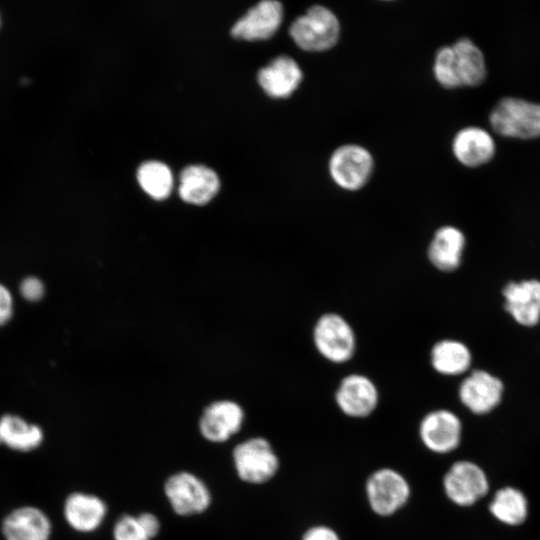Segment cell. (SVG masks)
<instances>
[{
  "label": "cell",
  "mask_w": 540,
  "mask_h": 540,
  "mask_svg": "<svg viewBox=\"0 0 540 540\" xmlns=\"http://www.w3.org/2000/svg\"><path fill=\"white\" fill-rule=\"evenodd\" d=\"M461 430V422L453 412L439 409L428 413L422 419L419 434L426 448L445 454L459 445Z\"/></svg>",
  "instance_id": "8fae6325"
},
{
  "label": "cell",
  "mask_w": 540,
  "mask_h": 540,
  "mask_svg": "<svg viewBox=\"0 0 540 540\" xmlns=\"http://www.w3.org/2000/svg\"><path fill=\"white\" fill-rule=\"evenodd\" d=\"M443 486L447 497L460 506L474 504L489 489L484 471L469 461L454 463L444 476Z\"/></svg>",
  "instance_id": "ba28073f"
},
{
  "label": "cell",
  "mask_w": 540,
  "mask_h": 540,
  "mask_svg": "<svg viewBox=\"0 0 540 540\" xmlns=\"http://www.w3.org/2000/svg\"><path fill=\"white\" fill-rule=\"evenodd\" d=\"M21 295L28 301L40 300L45 292L44 284L36 277L24 279L20 285Z\"/></svg>",
  "instance_id": "83f0119b"
},
{
  "label": "cell",
  "mask_w": 540,
  "mask_h": 540,
  "mask_svg": "<svg viewBox=\"0 0 540 540\" xmlns=\"http://www.w3.org/2000/svg\"><path fill=\"white\" fill-rule=\"evenodd\" d=\"M464 247L463 233L454 226H443L434 233L428 247V258L437 269L453 271L460 265Z\"/></svg>",
  "instance_id": "d6986e66"
},
{
  "label": "cell",
  "mask_w": 540,
  "mask_h": 540,
  "mask_svg": "<svg viewBox=\"0 0 540 540\" xmlns=\"http://www.w3.org/2000/svg\"><path fill=\"white\" fill-rule=\"evenodd\" d=\"M43 441L42 429L29 424L16 415H4L0 418V444L18 451H30Z\"/></svg>",
  "instance_id": "7402d4cb"
},
{
  "label": "cell",
  "mask_w": 540,
  "mask_h": 540,
  "mask_svg": "<svg viewBox=\"0 0 540 540\" xmlns=\"http://www.w3.org/2000/svg\"><path fill=\"white\" fill-rule=\"evenodd\" d=\"M489 508L495 518L508 525L523 523L528 513L526 497L512 487L498 490Z\"/></svg>",
  "instance_id": "cb8c5ba5"
},
{
  "label": "cell",
  "mask_w": 540,
  "mask_h": 540,
  "mask_svg": "<svg viewBox=\"0 0 540 540\" xmlns=\"http://www.w3.org/2000/svg\"><path fill=\"white\" fill-rule=\"evenodd\" d=\"M107 513L105 502L99 497L82 492L70 494L64 503L67 523L76 531L88 533L96 530Z\"/></svg>",
  "instance_id": "ac0fdd59"
},
{
  "label": "cell",
  "mask_w": 540,
  "mask_h": 540,
  "mask_svg": "<svg viewBox=\"0 0 540 540\" xmlns=\"http://www.w3.org/2000/svg\"><path fill=\"white\" fill-rule=\"evenodd\" d=\"M433 74L436 81L444 88L462 87L452 46H443L437 50L433 63Z\"/></svg>",
  "instance_id": "484cf974"
},
{
  "label": "cell",
  "mask_w": 540,
  "mask_h": 540,
  "mask_svg": "<svg viewBox=\"0 0 540 540\" xmlns=\"http://www.w3.org/2000/svg\"><path fill=\"white\" fill-rule=\"evenodd\" d=\"M374 169L371 153L358 144H344L333 151L328 171L333 182L347 191H357L369 181Z\"/></svg>",
  "instance_id": "3957f363"
},
{
  "label": "cell",
  "mask_w": 540,
  "mask_h": 540,
  "mask_svg": "<svg viewBox=\"0 0 540 540\" xmlns=\"http://www.w3.org/2000/svg\"><path fill=\"white\" fill-rule=\"evenodd\" d=\"M505 309L516 322L534 326L540 320V281L510 282L503 289Z\"/></svg>",
  "instance_id": "9a60e30c"
},
{
  "label": "cell",
  "mask_w": 540,
  "mask_h": 540,
  "mask_svg": "<svg viewBox=\"0 0 540 540\" xmlns=\"http://www.w3.org/2000/svg\"><path fill=\"white\" fill-rule=\"evenodd\" d=\"M233 462L239 478L250 484H262L278 471L279 459L268 440L262 437L248 439L233 450Z\"/></svg>",
  "instance_id": "277c9868"
},
{
  "label": "cell",
  "mask_w": 540,
  "mask_h": 540,
  "mask_svg": "<svg viewBox=\"0 0 540 540\" xmlns=\"http://www.w3.org/2000/svg\"><path fill=\"white\" fill-rule=\"evenodd\" d=\"M301 540H340V538L332 528L318 525L308 529Z\"/></svg>",
  "instance_id": "f1b7e54d"
},
{
  "label": "cell",
  "mask_w": 540,
  "mask_h": 540,
  "mask_svg": "<svg viewBox=\"0 0 540 540\" xmlns=\"http://www.w3.org/2000/svg\"><path fill=\"white\" fill-rule=\"evenodd\" d=\"M303 72L295 59L279 55L261 68L257 80L263 91L275 99L290 97L300 86Z\"/></svg>",
  "instance_id": "4fadbf2b"
},
{
  "label": "cell",
  "mask_w": 540,
  "mask_h": 540,
  "mask_svg": "<svg viewBox=\"0 0 540 540\" xmlns=\"http://www.w3.org/2000/svg\"><path fill=\"white\" fill-rule=\"evenodd\" d=\"M243 421L244 411L238 403L219 400L204 409L199 420V430L206 440L221 443L235 435Z\"/></svg>",
  "instance_id": "30bf717a"
},
{
  "label": "cell",
  "mask_w": 540,
  "mask_h": 540,
  "mask_svg": "<svg viewBox=\"0 0 540 540\" xmlns=\"http://www.w3.org/2000/svg\"><path fill=\"white\" fill-rule=\"evenodd\" d=\"M164 492L172 509L180 516L202 513L211 503L205 483L189 472L171 475L165 482Z\"/></svg>",
  "instance_id": "52a82bcc"
},
{
  "label": "cell",
  "mask_w": 540,
  "mask_h": 540,
  "mask_svg": "<svg viewBox=\"0 0 540 540\" xmlns=\"http://www.w3.org/2000/svg\"><path fill=\"white\" fill-rule=\"evenodd\" d=\"M433 368L444 375H459L471 364V354L463 343L446 339L437 342L431 350Z\"/></svg>",
  "instance_id": "603a6c76"
},
{
  "label": "cell",
  "mask_w": 540,
  "mask_h": 540,
  "mask_svg": "<svg viewBox=\"0 0 540 540\" xmlns=\"http://www.w3.org/2000/svg\"><path fill=\"white\" fill-rule=\"evenodd\" d=\"M137 518L150 540L157 536L160 530V522L154 514L145 512L138 515Z\"/></svg>",
  "instance_id": "f546056e"
},
{
  "label": "cell",
  "mask_w": 540,
  "mask_h": 540,
  "mask_svg": "<svg viewBox=\"0 0 540 540\" xmlns=\"http://www.w3.org/2000/svg\"><path fill=\"white\" fill-rule=\"evenodd\" d=\"M12 297L6 287L0 284V326L6 323L12 315Z\"/></svg>",
  "instance_id": "4dcf8cb0"
},
{
  "label": "cell",
  "mask_w": 540,
  "mask_h": 540,
  "mask_svg": "<svg viewBox=\"0 0 540 540\" xmlns=\"http://www.w3.org/2000/svg\"><path fill=\"white\" fill-rule=\"evenodd\" d=\"M294 43L307 52H323L333 48L340 37L337 16L323 5L311 6L289 27Z\"/></svg>",
  "instance_id": "6da1fadb"
},
{
  "label": "cell",
  "mask_w": 540,
  "mask_h": 540,
  "mask_svg": "<svg viewBox=\"0 0 540 540\" xmlns=\"http://www.w3.org/2000/svg\"><path fill=\"white\" fill-rule=\"evenodd\" d=\"M217 174L202 165L188 166L180 174L179 195L187 203H208L219 190Z\"/></svg>",
  "instance_id": "ffe728a7"
},
{
  "label": "cell",
  "mask_w": 540,
  "mask_h": 540,
  "mask_svg": "<svg viewBox=\"0 0 540 540\" xmlns=\"http://www.w3.org/2000/svg\"><path fill=\"white\" fill-rule=\"evenodd\" d=\"M410 486L398 471L382 468L366 482L368 503L377 515L390 516L402 508L410 497Z\"/></svg>",
  "instance_id": "8992f818"
},
{
  "label": "cell",
  "mask_w": 540,
  "mask_h": 540,
  "mask_svg": "<svg viewBox=\"0 0 540 540\" xmlns=\"http://www.w3.org/2000/svg\"><path fill=\"white\" fill-rule=\"evenodd\" d=\"M142 189L156 200L167 198L172 190L173 177L170 169L158 161L143 163L137 172Z\"/></svg>",
  "instance_id": "d4e9b609"
},
{
  "label": "cell",
  "mask_w": 540,
  "mask_h": 540,
  "mask_svg": "<svg viewBox=\"0 0 540 540\" xmlns=\"http://www.w3.org/2000/svg\"><path fill=\"white\" fill-rule=\"evenodd\" d=\"M489 122L492 129L504 137H540V103L504 97L491 110Z\"/></svg>",
  "instance_id": "7a4b0ae2"
},
{
  "label": "cell",
  "mask_w": 540,
  "mask_h": 540,
  "mask_svg": "<svg viewBox=\"0 0 540 540\" xmlns=\"http://www.w3.org/2000/svg\"><path fill=\"white\" fill-rule=\"evenodd\" d=\"M455 158L464 166L478 167L489 162L495 154V142L483 128L469 126L459 130L452 141Z\"/></svg>",
  "instance_id": "2e32d148"
},
{
  "label": "cell",
  "mask_w": 540,
  "mask_h": 540,
  "mask_svg": "<svg viewBox=\"0 0 540 540\" xmlns=\"http://www.w3.org/2000/svg\"><path fill=\"white\" fill-rule=\"evenodd\" d=\"M456 66L462 86L475 87L486 78L487 69L482 51L467 37L458 39L453 45Z\"/></svg>",
  "instance_id": "44dd1931"
},
{
  "label": "cell",
  "mask_w": 540,
  "mask_h": 540,
  "mask_svg": "<svg viewBox=\"0 0 540 540\" xmlns=\"http://www.w3.org/2000/svg\"><path fill=\"white\" fill-rule=\"evenodd\" d=\"M340 410L350 417H366L377 407L379 395L375 384L366 376L350 374L344 377L336 391Z\"/></svg>",
  "instance_id": "7c38bea8"
},
{
  "label": "cell",
  "mask_w": 540,
  "mask_h": 540,
  "mask_svg": "<svg viewBox=\"0 0 540 540\" xmlns=\"http://www.w3.org/2000/svg\"><path fill=\"white\" fill-rule=\"evenodd\" d=\"M284 8L276 0H263L251 7L231 28V35L247 41L266 40L280 28Z\"/></svg>",
  "instance_id": "9c48e42d"
},
{
  "label": "cell",
  "mask_w": 540,
  "mask_h": 540,
  "mask_svg": "<svg viewBox=\"0 0 540 540\" xmlns=\"http://www.w3.org/2000/svg\"><path fill=\"white\" fill-rule=\"evenodd\" d=\"M501 380L484 370H475L463 380L459 389L461 402L475 414L493 410L501 401Z\"/></svg>",
  "instance_id": "5bb4252c"
},
{
  "label": "cell",
  "mask_w": 540,
  "mask_h": 540,
  "mask_svg": "<svg viewBox=\"0 0 540 540\" xmlns=\"http://www.w3.org/2000/svg\"><path fill=\"white\" fill-rule=\"evenodd\" d=\"M2 530L6 540H49L51 523L41 510L25 506L5 518Z\"/></svg>",
  "instance_id": "e0dca14e"
},
{
  "label": "cell",
  "mask_w": 540,
  "mask_h": 540,
  "mask_svg": "<svg viewBox=\"0 0 540 540\" xmlns=\"http://www.w3.org/2000/svg\"><path fill=\"white\" fill-rule=\"evenodd\" d=\"M114 540H150L137 516L124 515L113 528Z\"/></svg>",
  "instance_id": "4316f807"
},
{
  "label": "cell",
  "mask_w": 540,
  "mask_h": 540,
  "mask_svg": "<svg viewBox=\"0 0 540 540\" xmlns=\"http://www.w3.org/2000/svg\"><path fill=\"white\" fill-rule=\"evenodd\" d=\"M313 340L318 352L333 363L350 360L356 348L352 327L336 313L324 314L317 320Z\"/></svg>",
  "instance_id": "5b68a950"
}]
</instances>
